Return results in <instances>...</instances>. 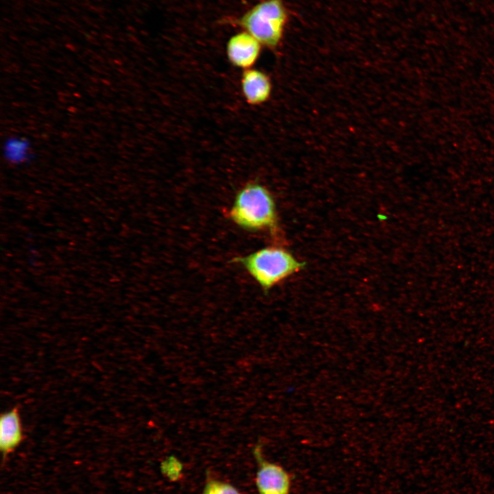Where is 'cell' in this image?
Returning a JSON list of instances; mask_svg holds the SVG:
<instances>
[{
    "label": "cell",
    "mask_w": 494,
    "mask_h": 494,
    "mask_svg": "<svg viewBox=\"0 0 494 494\" xmlns=\"http://www.w3.org/2000/svg\"><path fill=\"white\" fill-rule=\"evenodd\" d=\"M228 214L234 224L247 231L275 233L278 228L274 198L257 183H248L237 192Z\"/></svg>",
    "instance_id": "6da1fadb"
},
{
    "label": "cell",
    "mask_w": 494,
    "mask_h": 494,
    "mask_svg": "<svg viewBox=\"0 0 494 494\" xmlns=\"http://www.w3.org/2000/svg\"><path fill=\"white\" fill-rule=\"evenodd\" d=\"M234 261L241 264L264 292L269 291L303 267V263L288 250L274 246L235 257Z\"/></svg>",
    "instance_id": "7a4b0ae2"
},
{
    "label": "cell",
    "mask_w": 494,
    "mask_h": 494,
    "mask_svg": "<svg viewBox=\"0 0 494 494\" xmlns=\"http://www.w3.org/2000/svg\"><path fill=\"white\" fill-rule=\"evenodd\" d=\"M287 18L282 0H264L244 14L238 23L261 45L274 48L282 39Z\"/></svg>",
    "instance_id": "3957f363"
},
{
    "label": "cell",
    "mask_w": 494,
    "mask_h": 494,
    "mask_svg": "<svg viewBox=\"0 0 494 494\" xmlns=\"http://www.w3.org/2000/svg\"><path fill=\"white\" fill-rule=\"evenodd\" d=\"M261 450L258 445L253 451L257 463L255 485L258 494H290V474L281 465L266 460Z\"/></svg>",
    "instance_id": "277c9868"
},
{
    "label": "cell",
    "mask_w": 494,
    "mask_h": 494,
    "mask_svg": "<svg viewBox=\"0 0 494 494\" xmlns=\"http://www.w3.org/2000/svg\"><path fill=\"white\" fill-rule=\"evenodd\" d=\"M261 44L246 32L232 36L227 42L226 52L229 62L244 70L250 69L259 58Z\"/></svg>",
    "instance_id": "5b68a950"
},
{
    "label": "cell",
    "mask_w": 494,
    "mask_h": 494,
    "mask_svg": "<svg viewBox=\"0 0 494 494\" xmlns=\"http://www.w3.org/2000/svg\"><path fill=\"white\" fill-rule=\"evenodd\" d=\"M242 95L250 105H260L266 102L272 92V83L269 77L259 69L244 70L240 81Z\"/></svg>",
    "instance_id": "8992f818"
},
{
    "label": "cell",
    "mask_w": 494,
    "mask_h": 494,
    "mask_svg": "<svg viewBox=\"0 0 494 494\" xmlns=\"http://www.w3.org/2000/svg\"><path fill=\"white\" fill-rule=\"evenodd\" d=\"M23 438L19 411L17 407L0 416V449L3 455L15 449Z\"/></svg>",
    "instance_id": "52a82bcc"
},
{
    "label": "cell",
    "mask_w": 494,
    "mask_h": 494,
    "mask_svg": "<svg viewBox=\"0 0 494 494\" xmlns=\"http://www.w3.org/2000/svg\"><path fill=\"white\" fill-rule=\"evenodd\" d=\"M30 142L24 137L10 136L3 145L4 158L12 165H21L32 157Z\"/></svg>",
    "instance_id": "ba28073f"
},
{
    "label": "cell",
    "mask_w": 494,
    "mask_h": 494,
    "mask_svg": "<svg viewBox=\"0 0 494 494\" xmlns=\"http://www.w3.org/2000/svg\"><path fill=\"white\" fill-rule=\"evenodd\" d=\"M201 494H242L233 484L213 478L208 479Z\"/></svg>",
    "instance_id": "9c48e42d"
}]
</instances>
